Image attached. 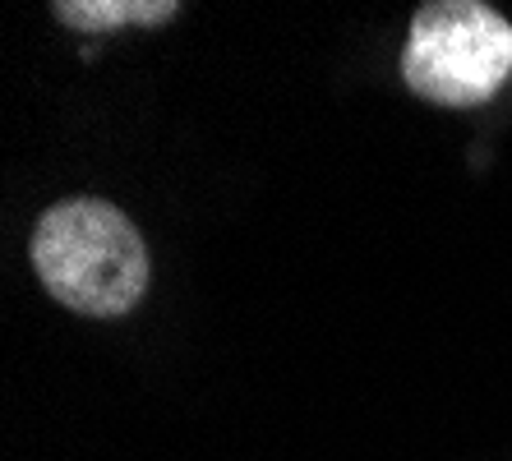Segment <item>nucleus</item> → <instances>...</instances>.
Returning <instances> with one entry per match:
<instances>
[{"label": "nucleus", "mask_w": 512, "mask_h": 461, "mask_svg": "<svg viewBox=\"0 0 512 461\" xmlns=\"http://www.w3.org/2000/svg\"><path fill=\"white\" fill-rule=\"evenodd\" d=\"M33 268L51 300L88 319H120L148 296V245L107 199H65L37 217Z\"/></svg>", "instance_id": "obj_1"}, {"label": "nucleus", "mask_w": 512, "mask_h": 461, "mask_svg": "<svg viewBox=\"0 0 512 461\" xmlns=\"http://www.w3.org/2000/svg\"><path fill=\"white\" fill-rule=\"evenodd\" d=\"M512 74V24L480 0H429L402 51L406 88L434 107H480Z\"/></svg>", "instance_id": "obj_2"}, {"label": "nucleus", "mask_w": 512, "mask_h": 461, "mask_svg": "<svg viewBox=\"0 0 512 461\" xmlns=\"http://www.w3.org/2000/svg\"><path fill=\"white\" fill-rule=\"evenodd\" d=\"M51 14L84 33H107L125 24H167L180 14V5L176 0H60Z\"/></svg>", "instance_id": "obj_3"}]
</instances>
